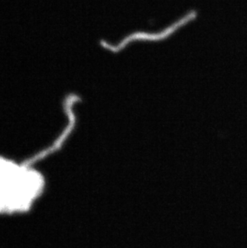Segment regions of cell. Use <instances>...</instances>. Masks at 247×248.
Segmentation results:
<instances>
[{"instance_id": "obj_1", "label": "cell", "mask_w": 247, "mask_h": 248, "mask_svg": "<svg viewBox=\"0 0 247 248\" xmlns=\"http://www.w3.org/2000/svg\"><path fill=\"white\" fill-rule=\"evenodd\" d=\"M40 173L26 166L0 160V212L26 211L41 192Z\"/></svg>"}]
</instances>
